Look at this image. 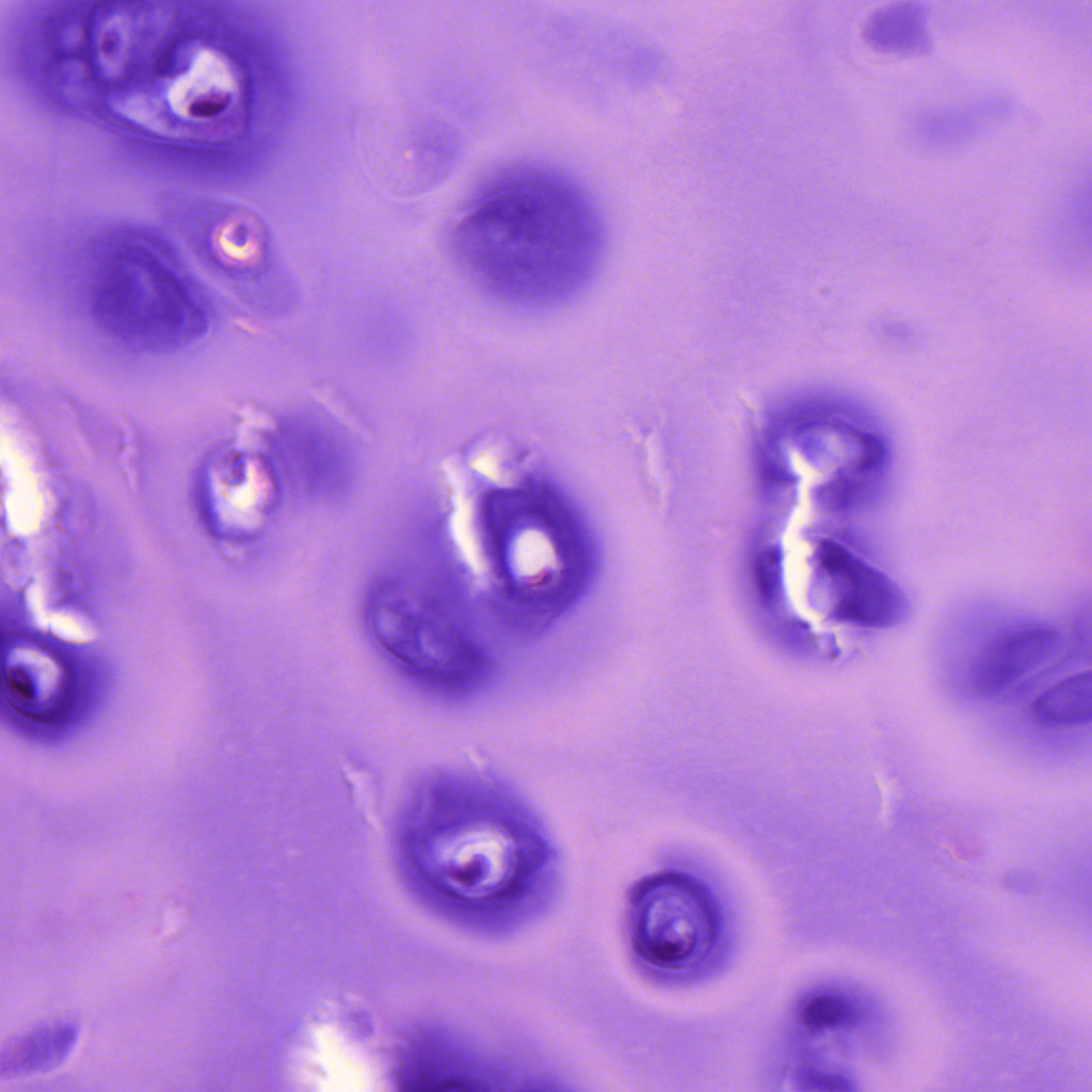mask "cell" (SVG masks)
Instances as JSON below:
<instances>
[{
	"label": "cell",
	"mask_w": 1092,
	"mask_h": 1092,
	"mask_svg": "<svg viewBox=\"0 0 1092 1092\" xmlns=\"http://www.w3.org/2000/svg\"><path fill=\"white\" fill-rule=\"evenodd\" d=\"M459 240L477 273L524 298L571 289L594 263L601 225L571 180L541 168L501 177L462 220Z\"/></svg>",
	"instance_id": "cell-1"
},
{
	"label": "cell",
	"mask_w": 1092,
	"mask_h": 1092,
	"mask_svg": "<svg viewBox=\"0 0 1092 1092\" xmlns=\"http://www.w3.org/2000/svg\"><path fill=\"white\" fill-rule=\"evenodd\" d=\"M450 800V799H449ZM427 803L417 835L421 865L473 930L504 932L542 913L557 889L553 854L534 829L499 812Z\"/></svg>",
	"instance_id": "cell-2"
},
{
	"label": "cell",
	"mask_w": 1092,
	"mask_h": 1092,
	"mask_svg": "<svg viewBox=\"0 0 1092 1092\" xmlns=\"http://www.w3.org/2000/svg\"><path fill=\"white\" fill-rule=\"evenodd\" d=\"M91 306L98 324L149 351L186 346L206 330V311L179 272L141 245L110 252L94 272Z\"/></svg>",
	"instance_id": "cell-3"
},
{
	"label": "cell",
	"mask_w": 1092,
	"mask_h": 1092,
	"mask_svg": "<svg viewBox=\"0 0 1092 1092\" xmlns=\"http://www.w3.org/2000/svg\"><path fill=\"white\" fill-rule=\"evenodd\" d=\"M627 934L637 963L659 977L698 970L717 953L724 914L700 879L667 870L640 880L627 901Z\"/></svg>",
	"instance_id": "cell-4"
},
{
	"label": "cell",
	"mask_w": 1092,
	"mask_h": 1092,
	"mask_svg": "<svg viewBox=\"0 0 1092 1092\" xmlns=\"http://www.w3.org/2000/svg\"><path fill=\"white\" fill-rule=\"evenodd\" d=\"M371 622L382 645L423 676L462 684L479 673V659L470 646L410 583L381 587L371 600Z\"/></svg>",
	"instance_id": "cell-5"
},
{
	"label": "cell",
	"mask_w": 1092,
	"mask_h": 1092,
	"mask_svg": "<svg viewBox=\"0 0 1092 1092\" xmlns=\"http://www.w3.org/2000/svg\"><path fill=\"white\" fill-rule=\"evenodd\" d=\"M816 558L833 589L836 615L877 627L894 624L903 616L902 593L878 571L831 542L819 545Z\"/></svg>",
	"instance_id": "cell-6"
},
{
	"label": "cell",
	"mask_w": 1092,
	"mask_h": 1092,
	"mask_svg": "<svg viewBox=\"0 0 1092 1092\" xmlns=\"http://www.w3.org/2000/svg\"><path fill=\"white\" fill-rule=\"evenodd\" d=\"M1056 638L1048 631L1025 630L1003 637L989 647L973 668V687L983 695L1005 691L1051 653Z\"/></svg>",
	"instance_id": "cell-7"
},
{
	"label": "cell",
	"mask_w": 1092,
	"mask_h": 1092,
	"mask_svg": "<svg viewBox=\"0 0 1092 1092\" xmlns=\"http://www.w3.org/2000/svg\"><path fill=\"white\" fill-rule=\"evenodd\" d=\"M929 10L921 2H897L871 13L863 27L874 49L902 55H925L932 50Z\"/></svg>",
	"instance_id": "cell-8"
},
{
	"label": "cell",
	"mask_w": 1092,
	"mask_h": 1092,
	"mask_svg": "<svg viewBox=\"0 0 1092 1092\" xmlns=\"http://www.w3.org/2000/svg\"><path fill=\"white\" fill-rule=\"evenodd\" d=\"M77 1026L68 1023L44 1026L7 1044L2 1050L1 1073L18 1076L49 1070L73 1048Z\"/></svg>",
	"instance_id": "cell-9"
},
{
	"label": "cell",
	"mask_w": 1092,
	"mask_h": 1092,
	"mask_svg": "<svg viewBox=\"0 0 1092 1092\" xmlns=\"http://www.w3.org/2000/svg\"><path fill=\"white\" fill-rule=\"evenodd\" d=\"M1007 111V102H981L966 109H946L928 114L917 128L918 134L930 143L953 144L976 135L986 123Z\"/></svg>",
	"instance_id": "cell-10"
},
{
	"label": "cell",
	"mask_w": 1092,
	"mask_h": 1092,
	"mask_svg": "<svg viewBox=\"0 0 1092 1092\" xmlns=\"http://www.w3.org/2000/svg\"><path fill=\"white\" fill-rule=\"evenodd\" d=\"M1092 713L1091 674L1080 673L1045 691L1033 705V714L1047 725L1089 722Z\"/></svg>",
	"instance_id": "cell-11"
},
{
	"label": "cell",
	"mask_w": 1092,
	"mask_h": 1092,
	"mask_svg": "<svg viewBox=\"0 0 1092 1092\" xmlns=\"http://www.w3.org/2000/svg\"><path fill=\"white\" fill-rule=\"evenodd\" d=\"M803 1028L809 1034H822L854 1024L857 1011L846 996L831 991L810 996L800 1012Z\"/></svg>",
	"instance_id": "cell-12"
}]
</instances>
